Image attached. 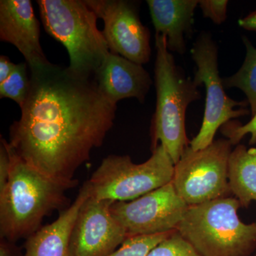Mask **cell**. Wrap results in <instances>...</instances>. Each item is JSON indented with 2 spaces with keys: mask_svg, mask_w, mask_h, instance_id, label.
I'll return each mask as SVG.
<instances>
[{
  "mask_svg": "<svg viewBox=\"0 0 256 256\" xmlns=\"http://www.w3.org/2000/svg\"><path fill=\"white\" fill-rule=\"evenodd\" d=\"M30 87L21 117L10 128V144L20 158L46 176L76 181L74 174L102 146L117 104L94 77L48 62L30 67Z\"/></svg>",
  "mask_w": 256,
  "mask_h": 256,
  "instance_id": "1",
  "label": "cell"
},
{
  "mask_svg": "<svg viewBox=\"0 0 256 256\" xmlns=\"http://www.w3.org/2000/svg\"><path fill=\"white\" fill-rule=\"evenodd\" d=\"M2 140L9 153L10 168L8 182L0 190V236L14 242L37 232L52 212L70 206L66 192L78 181H60L40 172Z\"/></svg>",
  "mask_w": 256,
  "mask_h": 256,
  "instance_id": "2",
  "label": "cell"
},
{
  "mask_svg": "<svg viewBox=\"0 0 256 256\" xmlns=\"http://www.w3.org/2000/svg\"><path fill=\"white\" fill-rule=\"evenodd\" d=\"M154 84L156 108L151 124L152 150L161 144L174 164L190 146L186 131L188 106L201 99V92L168 50L165 36L156 34Z\"/></svg>",
  "mask_w": 256,
  "mask_h": 256,
  "instance_id": "3",
  "label": "cell"
},
{
  "mask_svg": "<svg viewBox=\"0 0 256 256\" xmlns=\"http://www.w3.org/2000/svg\"><path fill=\"white\" fill-rule=\"evenodd\" d=\"M234 196L188 206L176 230L201 256H252L256 250V220L244 223Z\"/></svg>",
  "mask_w": 256,
  "mask_h": 256,
  "instance_id": "4",
  "label": "cell"
},
{
  "mask_svg": "<svg viewBox=\"0 0 256 256\" xmlns=\"http://www.w3.org/2000/svg\"><path fill=\"white\" fill-rule=\"evenodd\" d=\"M45 31L68 50L73 73L94 77L110 53L98 16L85 0H38Z\"/></svg>",
  "mask_w": 256,
  "mask_h": 256,
  "instance_id": "5",
  "label": "cell"
},
{
  "mask_svg": "<svg viewBox=\"0 0 256 256\" xmlns=\"http://www.w3.org/2000/svg\"><path fill=\"white\" fill-rule=\"evenodd\" d=\"M174 169V162L160 144L140 164L133 162L129 156H106L85 183L92 198L128 202L171 182Z\"/></svg>",
  "mask_w": 256,
  "mask_h": 256,
  "instance_id": "6",
  "label": "cell"
},
{
  "mask_svg": "<svg viewBox=\"0 0 256 256\" xmlns=\"http://www.w3.org/2000/svg\"><path fill=\"white\" fill-rule=\"evenodd\" d=\"M196 64L194 82L206 88V106L200 132L190 142L194 150L204 149L215 140L216 133L224 124L250 114L247 100L237 101L226 94L218 70V50L212 34L202 32L191 50Z\"/></svg>",
  "mask_w": 256,
  "mask_h": 256,
  "instance_id": "7",
  "label": "cell"
},
{
  "mask_svg": "<svg viewBox=\"0 0 256 256\" xmlns=\"http://www.w3.org/2000/svg\"><path fill=\"white\" fill-rule=\"evenodd\" d=\"M232 144L218 139L194 150L188 146L174 164L172 182L178 196L190 206L201 204L232 194L228 183V160Z\"/></svg>",
  "mask_w": 256,
  "mask_h": 256,
  "instance_id": "8",
  "label": "cell"
},
{
  "mask_svg": "<svg viewBox=\"0 0 256 256\" xmlns=\"http://www.w3.org/2000/svg\"><path fill=\"white\" fill-rule=\"evenodd\" d=\"M188 208L171 182L132 201L114 202L111 212L128 238L176 230Z\"/></svg>",
  "mask_w": 256,
  "mask_h": 256,
  "instance_id": "9",
  "label": "cell"
},
{
  "mask_svg": "<svg viewBox=\"0 0 256 256\" xmlns=\"http://www.w3.org/2000/svg\"><path fill=\"white\" fill-rule=\"evenodd\" d=\"M104 21L102 34L111 53L134 63L146 64L151 56L150 33L142 24L134 2L85 0Z\"/></svg>",
  "mask_w": 256,
  "mask_h": 256,
  "instance_id": "10",
  "label": "cell"
},
{
  "mask_svg": "<svg viewBox=\"0 0 256 256\" xmlns=\"http://www.w3.org/2000/svg\"><path fill=\"white\" fill-rule=\"evenodd\" d=\"M114 203L89 196L82 204L70 236V256H108L124 244L127 235L112 214Z\"/></svg>",
  "mask_w": 256,
  "mask_h": 256,
  "instance_id": "11",
  "label": "cell"
},
{
  "mask_svg": "<svg viewBox=\"0 0 256 256\" xmlns=\"http://www.w3.org/2000/svg\"><path fill=\"white\" fill-rule=\"evenodd\" d=\"M0 40L14 45L28 68L50 62L40 44V24L30 0L0 1Z\"/></svg>",
  "mask_w": 256,
  "mask_h": 256,
  "instance_id": "12",
  "label": "cell"
},
{
  "mask_svg": "<svg viewBox=\"0 0 256 256\" xmlns=\"http://www.w3.org/2000/svg\"><path fill=\"white\" fill-rule=\"evenodd\" d=\"M94 78L100 92L114 104L129 98L142 104L153 82L142 65L111 52Z\"/></svg>",
  "mask_w": 256,
  "mask_h": 256,
  "instance_id": "13",
  "label": "cell"
},
{
  "mask_svg": "<svg viewBox=\"0 0 256 256\" xmlns=\"http://www.w3.org/2000/svg\"><path fill=\"white\" fill-rule=\"evenodd\" d=\"M146 3L156 34L165 36L168 50L184 54L186 37L192 34L198 0H148Z\"/></svg>",
  "mask_w": 256,
  "mask_h": 256,
  "instance_id": "14",
  "label": "cell"
},
{
  "mask_svg": "<svg viewBox=\"0 0 256 256\" xmlns=\"http://www.w3.org/2000/svg\"><path fill=\"white\" fill-rule=\"evenodd\" d=\"M86 184L75 201L60 212L54 222L42 226L26 238L22 256H70V240L74 224L82 204L88 198Z\"/></svg>",
  "mask_w": 256,
  "mask_h": 256,
  "instance_id": "15",
  "label": "cell"
},
{
  "mask_svg": "<svg viewBox=\"0 0 256 256\" xmlns=\"http://www.w3.org/2000/svg\"><path fill=\"white\" fill-rule=\"evenodd\" d=\"M228 183L230 192L248 208L256 202V144L247 148L244 144L235 146L229 156Z\"/></svg>",
  "mask_w": 256,
  "mask_h": 256,
  "instance_id": "16",
  "label": "cell"
},
{
  "mask_svg": "<svg viewBox=\"0 0 256 256\" xmlns=\"http://www.w3.org/2000/svg\"><path fill=\"white\" fill-rule=\"evenodd\" d=\"M246 47L245 60L236 73L222 78L224 88H236L244 92L252 116L256 110V48L246 36H242Z\"/></svg>",
  "mask_w": 256,
  "mask_h": 256,
  "instance_id": "17",
  "label": "cell"
},
{
  "mask_svg": "<svg viewBox=\"0 0 256 256\" xmlns=\"http://www.w3.org/2000/svg\"><path fill=\"white\" fill-rule=\"evenodd\" d=\"M28 67L26 62L16 64V68L9 78L0 84V98H8L15 101L20 108L28 100L31 87Z\"/></svg>",
  "mask_w": 256,
  "mask_h": 256,
  "instance_id": "18",
  "label": "cell"
},
{
  "mask_svg": "<svg viewBox=\"0 0 256 256\" xmlns=\"http://www.w3.org/2000/svg\"><path fill=\"white\" fill-rule=\"evenodd\" d=\"M173 232L128 238L117 250L108 256H146Z\"/></svg>",
  "mask_w": 256,
  "mask_h": 256,
  "instance_id": "19",
  "label": "cell"
},
{
  "mask_svg": "<svg viewBox=\"0 0 256 256\" xmlns=\"http://www.w3.org/2000/svg\"><path fill=\"white\" fill-rule=\"evenodd\" d=\"M146 256H201L184 238L174 230L160 242Z\"/></svg>",
  "mask_w": 256,
  "mask_h": 256,
  "instance_id": "20",
  "label": "cell"
},
{
  "mask_svg": "<svg viewBox=\"0 0 256 256\" xmlns=\"http://www.w3.org/2000/svg\"><path fill=\"white\" fill-rule=\"evenodd\" d=\"M252 118L247 124H242L239 121H229L220 128L222 134L228 139L232 146H236L240 143L242 138L250 134L249 140L250 146L256 144V110L252 116Z\"/></svg>",
  "mask_w": 256,
  "mask_h": 256,
  "instance_id": "21",
  "label": "cell"
},
{
  "mask_svg": "<svg viewBox=\"0 0 256 256\" xmlns=\"http://www.w3.org/2000/svg\"><path fill=\"white\" fill-rule=\"evenodd\" d=\"M227 0H200L198 6L204 18H208L217 25L222 24L227 18Z\"/></svg>",
  "mask_w": 256,
  "mask_h": 256,
  "instance_id": "22",
  "label": "cell"
},
{
  "mask_svg": "<svg viewBox=\"0 0 256 256\" xmlns=\"http://www.w3.org/2000/svg\"><path fill=\"white\" fill-rule=\"evenodd\" d=\"M10 168L9 153L4 142L1 139L0 146V190H2L8 182Z\"/></svg>",
  "mask_w": 256,
  "mask_h": 256,
  "instance_id": "23",
  "label": "cell"
},
{
  "mask_svg": "<svg viewBox=\"0 0 256 256\" xmlns=\"http://www.w3.org/2000/svg\"><path fill=\"white\" fill-rule=\"evenodd\" d=\"M16 64L12 63L6 56H0V84L5 82L16 68Z\"/></svg>",
  "mask_w": 256,
  "mask_h": 256,
  "instance_id": "24",
  "label": "cell"
},
{
  "mask_svg": "<svg viewBox=\"0 0 256 256\" xmlns=\"http://www.w3.org/2000/svg\"><path fill=\"white\" fill-rule=\"evenodd\" d=\"M238 25L248 31L256 32V11L238 20Z\"/></svg>",
  "mask_w": 256,
  "mask_h": 256,
  "instance_id": "25",
  "label": "cell"
},
{
  "mask_svg": "<svg viewBox=\"0 0 256 256\" xmlns=\"http://www.w3.org/2000/svg\"><path fill=\"white\" fill-rule=\"evenodd\" d=\"M0 256H14L10 242L4 239L0 242Z\"/></svg>",
  "mask_w": 256,
  "mask_h": 256,
  "instance_id": "26",
  "label": "cell"
},
{
  "mask_svg": "<svg viewBox=\"0 0 256 256\" xmlns=\"http://www.w3.org/2000/svg\"><path fill=\"white\" fill-rule=\"evenodd\" d=\"M252 256H256V250L255 252H254V254H252Z\"/></svg>",
  "mask_w": 256,
  "mask_h": 256,
  "instance_id": "27",
  "label": "cell"
}]
</instances>
